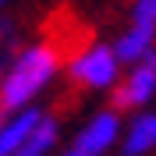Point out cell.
I'll return each mask as SVG.
<instances>
[{"label": "cell", "instance_id": "1", "mask_svg": "<svg viewBox=\"0 0 156 156\" xmlns=\"http://www.w3.org/2000/svg\"><path fill=\"white\" fill-rule=\"evenodd\" d=\"M60 71H64V57H60L57 43H50V39L21 43L0 78V110H18L36 103L57 82Z\"/></svg>", "mask_w": 156, "mask_h": 156}, {"label": "cell", "instance_id": "2", "mask_svg": "<svg viewBox=\"0 0 156 156\" xmlns=\"http://www.w3.org/2000/svg\"><path fill=\"white\" fill-rule=\"evenodd\" d=\"M121 68L124 64L117 60L110 43H85L68 57V78L89 92H110L121 78Z\"/></svg>", "mask_w": 156, "mask_h": 156}, {"label": "cell", "instance_id": "3", "mask_svg": "<svg viewBox=\"0 0 156 156\" xmlns=\"http://www.w3.org/2000/svg\"><path fill=\"white\" fill-rule=\"evenodd\" d=\"M114 92V103L121 110H142L156 99V50L149 57L128 64L124 75L117 78V85L110 89Z\"/></svg>", "mask_w": 156, "mask_h": 156}, {"label": "cell", "instance_id": "4", "mask_svg": "<svg viewBox=\"0 0 156 156\" xmlns=\"http://www.w3.org/2000/svg\"><path fill=\"white\" fill-rule=\"evenodd\" d=\"M121 128H124V124H121V114H117L114 107L96 110L85 124L78 128V135H75V142H71V146L85 149L89 156H103L107 149H114L117 142H121Z\"/></svg>", "mask_w": 156, "mask_h": 156}, {"label": "cell", "instance_id": "5", "mask_svg": "<svg viewBox=\"0 0 156 156\" xmlns=\"http://www.w3.org/2000/svg\"><path fill=\"white\" fill-rule=\"evenodd\" d=\"M156 153V110L142 107L121 128V156H153Z\"/></svg>", "mask_w": 156, "mask_h": 156}, {"label": "cell", "instance_id": "6", "mask_svg": "<svg viewBox=\"0 0 156 156\" xmlns=\"http://www.w3.org/2000/svg\"><path fill=\"white\" fill-rule=\"evenodd\" d=\"M46 110L39 103H29V107H18V110H4V121H0V156H11L14 149L29 138V131L43 121Z\"/></svg>", "mask_w": 156, "mask_h": 156}, {"label": "cell", "instance_id": "7", "mask_svg": "<svg viewBox=\"0 0 156 156\" xmlns=\"http://www.w3.org/2000/svg\"><path fill=\"white\" fill-rule=\"evenodd\" d=\"M110 46H114L117 60L128 68V64L149 57L156 50V29L153 25H142V21H128V29H121V36H117Z\"/></svg>", "mask_w": 156, "mask_h": 156}, {"label": "cell", "instance_id": "8", "mask_svg": "<svg viewBox=\"0 0 156 156\" xmlns=\"http://www.w3.org/2000/svg\"><path fill=\"white\" fill-rule=\"evenodd\" d=\"M57 142H60V124H57V117H53V114H43V121L29 131V138H25L11 156H53Z\"/></svg>", "mask_w": 156, "mask_h": 156}, {"label": "cell", "instance_id": "9", "mask_svg": "<svg viewBox=\"0 0 156 156\" xmlns=\"http://www.w3.org/2000/svg\"><path fill=\"white\" fill-rule=\"evenodd\" d=\"M21 43H25V39H21V25L14 18H7V14H0V78H4L7 64L14 60V53H18Z\"/></svg>", "mask_w": 156, "mask_h": 156}, {"label": "cell", "instance_id": "10", "mask_svg": "<svg viewBox=\"0 0 156 156\" xmlns=\"http://www.w3.org/2000/svg\"><path fill=\"white\" fill-rule=\"evenodd\" d=\"M131 21H142V25L156 29V0H135L131 4Z\"/></svg>", "mask_w": 156, "mask_h": 156}, {"label": "cell", "instance_id": "11", "mask_svg": "<svg viewBox=\"0 0 156 156\" xmlns=\"http://www.w3.org/2000/svg\"><path fill=\"white\" fill-rule=\"evenodd\" d=\"M60 156H89V153H85V149H78V146H68Z\"/></svg>", "mask_w": 156, "mask_h": 156}, {"label": "cell", "instance_id": "12", "mask_svg": "<svg viewBox=\"0 0 156 156\" xmlns=\"http://www.w3.org/2000/svg\"><path fill=\"white\" fill-rule=\"evenodd\" d=\"M7 4H11V0H0V11H4V7H7Z\"/></svg>", "mask_w": 156, "mask_h": 156}, {"label": "cell", "instance_id": "13", "mask_svg": "<svg viewBox=\"0 0 156 156\" xmlns=\"http://www.w3.org/2000/svg\"><path fill=\"white\" fill-rule=\"evenodd\" d=\"M0 121H4V110H0Z\"/></svg>", "mask_w": 156, "mask_h": 156}]
</instances>
